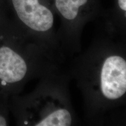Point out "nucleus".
<instances>
[{
  "instance_id": "nucleus-1",
  "label": "nucleus",
  "mask_w": 126,
  "mask_h": 126,
  "mask_svg": "<svg viewBox=\"0 0 126 126\" xmlns=\"http://www.w3.org/2000/svg\"><path fill=\"white\" fill-rule=\"evenodd\" d=\"M19 34L0 29V95L3 97L16 92L31 72Z\"/></svg>"
},
{
  "instance_id": "nucleus-2",
  "label": "nucleus",
  "mask_w": 126,
  "mask_h": 126,
  "mask_svg": "<svg viewBox=\"0 0 126 126\" xmlns=\"http://www.w3.org/2000/svg\"><path fill=\"white\" fill-rule=\"evenodd\" d=\"M91 87L100 100L113 103L126 93V60L116 52L105 54L96 63Z\"/></svg>"
},
{
  "instance_id": "nucleus-3",
  "label": "nucleus",
  "mask_w": 126,
  "mask_h": 126,
  "mask_svg": "<svg viewBox=\"0 0 126 126\" xmlns=\"http://www.w3.org/2000/svg\"><path fill=\"white\" fill-rule=\"evenodd\" d=\"M12 3L19 19L30 31L40 34L53 28V14L40 0H12Z\"/></svg>"
},
{
  "instance_id": "nucleus-4",
  "label": "nucleus",
  "mask_w": 126,
  "mask_h": 126,
  "mask_svg": "<svg viewBox=\"0 0 126 126\" xmlns=\"http://www.w3.org/2000/svg\"><path fill=\"white\" fill-rule=\"evenodd\" d=\"M37 106V114L31 119L29 125L36 126H69L72 123V116L70 110L64 105L57 102H40Z\"/></svg>"
},
{
  "instance_id": "nucleus-5",
  "label": "nucleus",
  "mask_w": 126,
  "mask_h": 126,
  "mask_svg": "<svg viewBox=\"0 0 126 126\" xmlns=\"http://www.w3.org/2000/svg\"><path fill=\"white\" fill-rule=\"evenodd\" d=\"M88 1V0H55V6L64 19L72 22L78 18L82 8Z\"/></svg>"
},
{
  "instance_id": "nucleus-6",
  "label": "nucleus",
  "mask_w": 126,
  "mask_h": 126,
  "mask_svg": "<svg viewBox=\"0 0 126 126\" xmlns=\"http://www.w3.org/2000/svg\"><path fill=\"white\" fill-rule=\"evenodd\" d=\"M2 105L0 103V126H6L8 125V119L6 110Z\"/></svg>"
},
{
  "instance_id": "nucleus-7",
  "label": "nucleus",
  "mask_w": 126,
  "mask_h": 126,
  "mask_svg": "<svg viewBox=\"0 0 126 126\" xmlns=\"http://www.w3.org/2000/svg\"><path fill=\"white\" fill-rule=\"evenodd\" d=\"M118 4L123 11H126V0H118Z\"/></svg>"
},
{
  "instance_id": "nucleus-8",
  "label": "nucleus",
  "mask_w": 126,
  "mask_h": 126,
  "mask_svg": "<svg viewBox=\"0 0 126 126\" xmlns=\"http://www.w3.org/2000/svg\"><path fill=\"white\" fill-rule=\"evenodd\" d=\"M0 96H1V95H0Z\"/></svg>"
}]
</instances>
